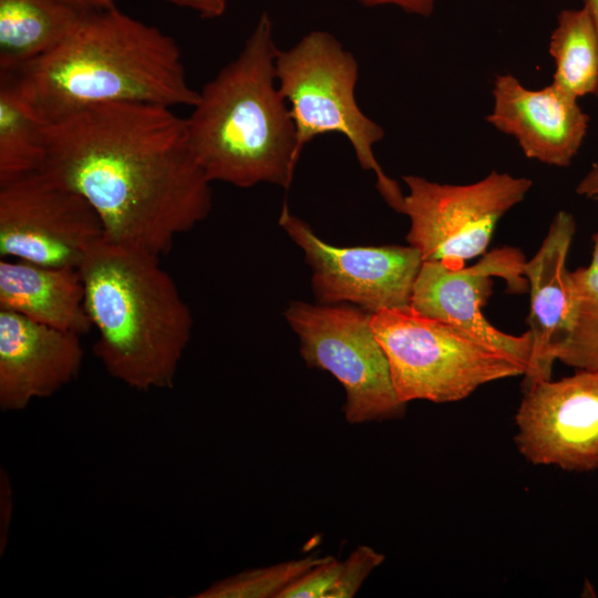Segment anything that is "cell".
<instances>
[{
  "mask_svg": "<svg viewBox=\"0 0 598 598\" xmlns=\"http://www.w3.org/2000/svg\"><path fill=\"white\" fill-rule=\"evenodd\" d=\"M147 103L91 106L47 126L42 172L82 195L104 240L157 257L210 213L186 118Z\"/></svg>",
  "mask_w": 598,
  "mask_h": 598,
  "instance_id": "1",
  "label": "cell"
},
{
  "mask_svg": "<svg viewBox=\"0 0 598 598\" xmlns=\"http://www.w3.org/2000/svg\"><path fill=\"white\" fill-rule=\"evenodd\" d=\"M9 76L47 125L107 103L193 106L199 94L175 39L116 6L84 13L62 43Z\"/></svg>",
  "mask_w": 598,
  "mask_h": 598,
  "instance_id": "2",
  "label": "cell"
},
{
  "mask_svg": "<svg viewBox=\"0 0 598 598\" xmlns=\"http://www.w3.org/2000/svg\"><path fill=\"white\" fill-rule=\"evenodd\" d=\"M278 50L272 20L261 12L238 56L205 84L192 106L188 137L210 182L289 188L300 154L277 83Z\"/></svg>",
  "mask_w": 598,
  "mask_h": 598,
  "instance_id": "3",
  "label": "cell"
},
{
  "mask_svg": "<svg viewBox=\"0 0 598 598\" xmlns=\"http://www.w3.org/2000/svg\"><path fill=\"white\" fill-rule=\"evenodd\" d=\"M79 271L106 371L137 391L173 388L193 317L159 257L103 239Z\"/></svg>",
  "mask_w": 598,
  "mask_h": 598,
  "instance_id": "4",
  "label": "cell"
},
{
  "mask_svg": "<svg viewBox=\"0 0 598 598\" xmlns=\"http://www.w3.org/2000/svg\"><path fill=\"white\" fill-rule=\"evenodd\" d=\"M276 78L295 124L298 153L319 135L342 134L360 166L374 173L385 203L402 214L404 194L383 172L373 152L384 130L355 100L359 65L353 54L333 34L315 30L290 49L278 50Z\"/></svg>",
  "mask_w": 598,
  "mask_h": 598,
  "instance_id": "5",
  "label": "cell"
},
{
  "mask_svg": "<svg viewBox=\"0 0 598 598\" xmlns=\"http://www.w3.org/2000/svg\"><path fill=\"white\" fill-rule=\"evenodd\" d=\"M403 403L461 401L481 385L525 375L528 363L462 328L423 316L411 306L371 313Z\"/></svg>",
  "mask_w": 598,
  "mask_h": 598,
  "instance_id": "6",
  "label": "cell"
},
{
  "mask_svg": "<svg viewBox=\"0 0 598 598\" xmlns=\"http://www.w3.org/2000/svg\"><path fill=\"white\" fill-rule=\"evenodd\" d=\"M285 318L297 333L306 364L331 373L346 390L350 424L402 417L389 361L371 327V313L350 307L291 301Z\"/></svg>",
  "mask_w": 598,
  "mask_h": 598,
  "instance_id": "7",
  "label": "cell"
},
{
  "mask_svg": "<svg viewBox=\"0 0 598 598\" xmlns=\"http://www.w3.org/2000/svg\"><path fill=\"white\" fill-rule=\"evenodd\" d=\"M408 186L402 214L410 218L406 235L423 261L451 269L484 255L498 220L519 204L533 182L493 171L466 184H440L416 175L403 176Z\"/></svg>",
  "mask_w": 598,
  "mask_h": 598,
  "instance_id": "8",
  "label": "cell"
},
{
  "mask_svg": "<svg viewBox=\"0 0 598 598\" xmlns=\"http://www.w3.org/2000/svg\"><path fill=\"white\" fill-rule=\"evenodd\" d=\"M103 239L90 203L42 172L0 187L1 258L79 269Z\"/></svg>",
  "mask_w": 598,
  "mask_h": 598,
  "instance_id": "9",
  "label": "cell"
},
{
  "mask_svg": "<svg viewBox=\"0 0 598 598\" xmlns=\"http://www.w3.org/2000/svg\"><path fill=\"white\" fill-rule=\"evenodd\" d=\"M279 224L312 269V289L321 303L349 301L375 313L411 306L423 259L413 246L337 247L283 205Z\"/></svg>",
  "mask_w": 598,
  "mask_h": 598,
  "instance_id": "10",
  "label": "cell"
},
{
  "mask_svg": "<svg viewBox=\"0 0 598 598\" xmlns=\"http://www.w3.org/2000/svg\"><path fill=\"white\" fill-rule=\"evenodd\" d=\"M519 453L534 465L598 468V371L577 370L524 389L515 415Z\"/></svg>",
  "mask_w": 598,
  "mask_h": 598,
  "instance_id": "11",
  "label": "cell"
},
{
  "mask_svg": "<svg viewBox=\"0 0 598 598\" xmlns=\"http://www.w3.org/2000/svg\"><path fill=\"white\" fill-rule=\"evenodd\" d=\"M524 254L514 247L492 249L473 266L451 269L437 261H423L414 282L411 307L419 313L462 328L485 342L530 364L529 331L513 336L487 321L482 307L493 292V278L506 281L513 293L525 292ZM529 369V368H528Z\"/></svg>",
  "mask_w": 598,
  "mask_h": 598,
  "instance_id": "12",
  "label": "cell"
},
{
  "mask_svg": "<svg viewBox=\"0 0 598 598\" xmlns=\"http://www.w3.org/2000/svg\"><path fill=\"white\" fill-rule=\"evenodd\" d=\"M492 95L486 122L514 137L527 158L570 165L589 124L577 97L553 82L539 90L527 89L512 74L495 78Z\"/></svg>",
  "mask_w": 598,
  "mask_h": 598,
  "instance_id": "13",
  "label": "cell"
},
{
  "mask_svg": "<svg viewBox=\"0 0 598 598\" xmlns=\"http://www.w3.org/2000/svg\"><path fill=\"white\" fill-rule=\"evenodd\" d=\"M80 336L0 309V408L21 411L74 380L83 361Z\"/></svg>",
  "mask_w": 598,
  "mask_h": 598,
  "instance_id": "14",
  "label": "cell"
},
{
  "mask_svg": "<svg viewBox=\"0 0 598 598\" xmlns=\"http://www.w3.org/2000/svg\"><path fill=\"white\" fill-rule=\"evenodd\" d=\"M575 233L574 216L559 210L539 249L523 267L530 292L527 322L533 339V354L524 375V389L539 380L551 379L557 350L568 332L573 293L566 261Z\"/></svg>",
  "mask_w": 598,
  "mask_h": 598,
  "instance_id": "15",
  "label": "cell"
},
{
  "mask_svg": "<svg viewBox=\"0 0 598 598\" xmlns=\"http://www.w3.org/2000/svg\"><path fill=\"white\" fill-rule=\"evenodd\" d=\"M0 309L78 336L91 331L79 269L0 260Z\"/></svg>",
  "mask_w": 598,
  "mask_h": 598,
  "instance_id": "16",
  "label": "cell"
},
{
  "mask_svg": "<svg viewBox=\"0 0 598 598\" xmlns=\"http://www.w3.org/2000/svg\"><path fill=\"white\" fill-rule=\"evenodd\" d=\"M83 12L62 0H0V70L12 75L51 52Z\"/></svg>",
  "mask_w": 598,
  "mask_h": 598,
  "instance_id": "17",
  "label": "cell"
},
{
  "mask_svg": "<svg viewBox=\"0 0 598 598\" xmlns=\"http://www.w3.org/2000/svg\"><path fill=\"white\" fill-rule=\"evenodd\" d=\"M548 52L554 60L553 83L579 99L598 90V33L588 8L559 12Z\"/></svg>",
  "mask_w": 598,
  "mask_h": 598,
  "instance_id": "18",
  "label": "cell"
},
{
  "mask_svg": "<svg viewBox=\"0 0 598 598\" xmlns=\"http://www.w3.org/2000/svg\"><path fill=\"white\" fill-rule=\"evenodd\" d=\"M0 83L1 187L42 168L48 125L24 103L9 75H1Z\"/></svg>",
  "mask_w": 598,
  "mask_h": 598,
  "instance_id": "19",
  "label": "cell"
},
{
  "mask_svg": "<svg viewBox=\"0 0 598 598\" xmlns=\"http://www.w3.org/2000/svg\"><path fill=\"white\" fill-rule=\"evenodd\" d=\"M573 311L556 360L577 370L598 371V231L588 266L569 271Z\"/></svg>",
  "mask_w": 598,
  "mask_h": 598,
  "instance_id": "20",
  "label": "cell"
},
{
  "mask_svg": "<svg viewBox=\"0 0 598 598\" xmlns=\"http://www.w3.org/2000/svg\"><path fill=\"white\" fill-rule=\"evenodd\" d=\"M327 556L309 555L268 567L244 570L198 592L197 598H278L279 594Z\"/></svg>",
  "mask_w": 598,
  "mask_h": 598,
  "instance_id": "21",
  "label": "cell"
},
{
  "mask_svg": "<svg viewBox=\"0 0 598 598\" xmlns=\"http://www.w3.org/2000/svg\"><path fill=\"white\" fill-rule=\"evenodd\" d=\"M384 555L370 546H358L342 561L339 577L327 598H352L369 575L384 561Z\"/></svg>",
  "mask_w": 598,
  "mask_h": 598,
  "instance_id": "22",
  "label": "cell"
},
{
  "mask_svg": "<svg viewBox=\"0 0 598 598\" xmlns=\"http://www.w3.org/2000/svg\"><path fill=\"white\" fill-rule=\"evenodd\" d=\"M341 566L342 561L327 556L326 560L308 569L286 587L278 598H327L339 577Z\"/></svg>",
  "mask_w": 598,
  "mask_h": 598,
  "instance_id": "23",
  "label": "cell"
},
{
  "mask_svg": "<svg viewBox=\"0 0 598 598\" xmlns=\"http://www.w3.org/2000/svg\"><path fill=\"white\" fill-rule=\"evenodd\" d=\"M13 512L12 488L7 473L2 470L0 477V551L6 550L9 527Z\"/></svg>",
  "mask_w": 598,
  "mask_h": 598,
  "instance_id": "24",
  "label": "cell"
},
{
  "mask_svg": "<svg viewBox=\"0 0 598 598\" xmlns=\"http://www.w3.org/2000/svg\"><path fill=\"white\" fill-rule=\"evenodd\" d=\"M368 8L393 6L406 13L430 17L434 12L436 0H354Z\"/></svg>",
  "mask_w": 598,
  "mask_h": 598,
  "instance_id": "25",
  "label": "cell"
},
{
  "mask_svg": "<svg viewBox=\"0 0 598 598\" xmlns=\"http://www.w3.org/2000/svg\"><path fill=\"white\" fill-rule=\"evenodd\" d=\"M169 4L194 11L200 18L216 19L223 16L227 8V0H162Z\"/></svg>",
  "mask_w": 598,
  "mask_h": 598,
  "instance_id": "26",
  "label": "cell"
},
{
  "mask_svg": "<svg viewBox=\"0 0 598 598\" xmlns=\"http://www.w3.org/2000/svg\"><path fill=\"white\" fill-rule=\"evenodd\" d=\"M576 194L588 199L598 200V162L578 183Z\"/></svg>",
  "mask_w": 598,
  "mask_h": 598,
  "instance_id": "27",
  "label": "cell"
},
{
  "mask_svg": "<svg viewBox=\"0 0 598 598\" xmlns=\"http://www.w3.org/2000/svg\"><path fill=\"white\" fill-rule=\"evenodd\" d=\"M83 13L99 11L115 6L116 0H62Z\"/></svg>",
  "mask_w": 598,
  "mask_h": 598,
  "instance_id": "28",
  "label": "cell"
},
{
  "mask_svg": "<svg viewBox=\"0 0 598 598\" xmlns=\"http://www.w3.org/2000/svg\"><path fill=\"white\" fill-rule=\"evenodd\" d=\"M584 4L588 8L598 33V0H584ZM595 95L598 99V90Z\"/></svg>",
  "mask_w": 598,
  "mask_h": 598,
  "instance_id": "29",
  "label": "cell"
}]
</instances>
